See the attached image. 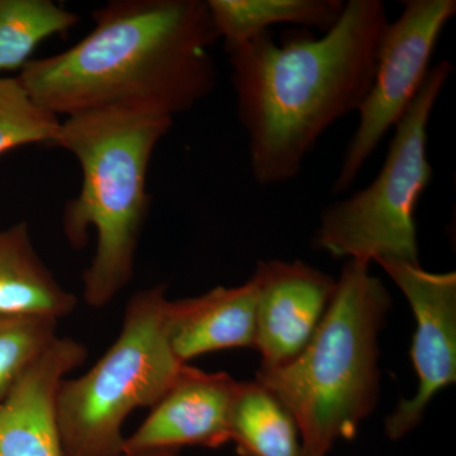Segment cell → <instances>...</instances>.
<instances>
[{"label":"cell","mask_w":456,"mask_h":456,"mask_svg":"<svg viewBox=\"0 0 456 456\" xmlns=\"http://www.w3.org/2000/svg\"><path fill=\"white\" fill-rule=\"evenodd\" d=\"M388 25L382 0H349L320 37L299 32L278 44L268 31L227 53L257 185L296 178L325 132L358 112Z\"/></svg>","instance_id":"cell-1"},{"label":"cell","mask_w":456,"mask_h":456,"mask_svg":"<svg viewBox=\"0 0 456 456\" xmlns=\"http://www.w3.org/2000/svg\"><path fill=\"white\" fill-rule=\"evenodd\" d=\"M71 49L32 60L18 79L49 112L123 108L174 118L211 94L220 40L202 0H114Z\"/></svg>","instance_id":"cell-2"},{"label":"cell","mask_w":456,"mask_h":456,"mask_svg":"<svg viewBox=\"0 0 456 456\" xmlns=\"http://www.w3.org/2000/svg\"><path fill=\"white\" fill-rule=\"evenodd\" d=\"M391 308V294L370 264L346 260L305 350L289 364L256 371L255 380L292 413L305 456H329L373 412L380 391L378 336Z\"/></svg>","instance_id":"cell-3"},{"label":"cell","mask_w":456,"mask_h":456,"mask_svg":"<svg viewBox=\"0 0 456 456\" xmlns=\"http://www.w3.org/2000/svg\"><path fill=\"white\" fill-rule=\"evenodd\" d=\"M171 126L170 117L123 108L75 114L60 126L53 146L71 152L83 173L79 196L65 207L66 239L80 248L89 228L97 231V251L83 274L90 307H106L130 283L150 207L147 170Z\"/></svg>","instance_id":"cell-4"},{"label":"cell","mask_w":456,"mask_h":456,"mask_svg":"<svg viewBox=\"0 0 456 456\" xmlns=\"http://www.w3.org/2000/svg\"><path fill=\"white\" fill-rule=\"evenodd\" d=\"M167 287L140 290L127 303L118 338L82 377L64 379L57 419L65 456H119L132 411L152 407L178 377L170 345Z\"/></svg>","instance_id":"cell-5"},{"label":"cell","mask_w":456,"mask_h":456,"mask_svg":"<svg viewBox=\"0 0 456 456\" xmlns=\"http://www.w3.org/2000/svg\"><path fill=\"white\" fill-rule=\"evenodd\" d=\"M454 65L432 66L419 94L395 127L382 169L353 196L327 206L312 246L336 259L419 264L416 208L432 180L428 125Z\"/></svg>","instance_id":"cell-6"},{"label":"cell","mask_w":456,"mask_h":456,"mask_svg":"<svg viewBox=\"0 0 456 456\" xmlns=\"http://www.w3.org/2000/svg\"><path fill=\"white\" fill-rule=\"evenodd\" d=\"M384 33L373 83L359 107L356 130L345 149L331 194L349 191L383 137L415 101L445 27L456 14L455 0H406Z\"/></svg>","instance_id":"cell-7"},{"label":"cell","mask_w":456,"mask_h":456,"mask_svg":"<svg viewBox=\"0 0 456 456\" xmlns=\"http://www.w3.org/2000/svg\"><path fill=\"white\" fill-rule=\"evenodd\" d=\"M382 266L410 303L416 320L411 358L419 388L398 402L387 417L389 439L406 436L421 422L426 407L437 393L456 380V274L430 273L419 264L392 259L374 261Z\"/></svg>","instance_id":"cell-8"},{"label":"cell","mask_w":456,"mask_h":456,"mask_svg":"<svg viewBox=\"0 0 456 456\" xmlns=\"http://www.w3.org/2000/svg\"><path fill=\"white\" fill-rule=\"evenodd\" d=\"M256 340L260 368H279L305 350L334 297L336 279L305 261L259 260Z\"/></svg>","instance_id":"cell-9"},{"label":"cell","mask_w":456,"mask_h":456,"mask_svg":"<svg viewBox=\"0 0 456 456\" xmlns=\"http://www.w3.org/2000/svg\"><path fill=\"white\" fill-rule=\"evenodd\" d=\"M237 386L239 382L226 373H207L183 365L145 421L126 437L123 452L226 445Z\"/></svg>","instance_id":"cell-10"},{"label":"cell","mask_w":456,"mask_h":456,"mask_svg":"<svg viewBox=\"0 0 456 456\" xmlns=\"http://www.w3.org/2000/svg\"><path fill=\"white\" fill-rule=\"evenodd\" d=\"M86 358L83 344L57 336L32 362L0 404V456H65L57 392L65 375Z\"/></svg>","instance_id":"cell-11"},{"label":"cell","mask_w":456,"mask_h":456,"mask_svg":"<svg viewBox=\"0 0 456 456\" xmlns=\"http://www.w3.org/2000/svg\"><path fill=\"white\" fill-rule=\"evenodd\" d=\"M256 287L253 279L239 287H216L194 298L173 301L170 345L182 364L235 347L255 349Z\"/></svg>","instance_id":"cell-12"},{"label":"cell","mask_w":456,"mask_h":456,"mask_svg":"<svg viewBox=\"0 0 456 456\" xmlns=\"http://www.w3.org/2000/svg\"><path fill=\"white\" fill-rule=\"evenodd\" d=\"M77 305L36 253L26 222L0 230V318L59 321Z\"/></svg>","instance_id":"cell-13"},{"label":"cell","mask_w":456,"mask_h":456,"mask_svg":"<svg viewBox=\"0 0 456 456\" xmlns=\"http://www.w3.org/2000/svg\"><path fill=\"white\" fill-rule=\"evenodd\" d=\"M226 53L275 25L329 32L340 20L342 0H207Z\"/></svg>","instance_id":"cell-14"},{"label":"cell","mask_w":456,"mask_h":456,"mask_svg":"<svg viewBox=\"0 0 456 456\" xmlns=\"http://www.w3.org/2000/svg\"><path fill=\"white\" fill-rule=\"evenodd\" d=\"M230 441L240 456H305L298 425L283 402L259 382H239Z\"/></svg>","instance_id":"cell-15"},{"label":"cell","mask_w":456,"mask_h":456,"mask_svg":"<svg viewBox=\"0 0 456 456\" xmlns=\"http://www.w3.org/2000/svg\"><path fill=\"white\" fill-rule=\"evenodd\" d=\"M77 23L50 0H0V71L25 68L40 42Z\"/></svg>","instance_id":"cell-16"},{"label":"cell","mask_w":456,"mask_h":456,"mask_svg":"<svg viewBox=\"0 0 456 456\" xmlns=\"http://www.w3.org/2000/svg\"><path fill=\"white\" fill-rule=\"evenodd\" d=\"M61 122L38 106L18 77H0V155L28 143L55 145Z\"/></svg>","instance_id":"cell-17"},{"label":"cell","mask_w":456,"mask_h":456,"mask_svg":"<svg viewBox=\"0 0 456 456\" xmlns=\"http://www.w3.org/2000/svg\"><path fill=\"white\" fill-rule=\"evenodd\" d=\"M57 320L0 318V404L38 356L57 338Z\"/></svg>","instance_id":"cell-18"},{"label":"cell","mask_w":456,"mask_h":456,"mask_svg":"<svg viewBox=\"0 0 456 456\" xmlns=\"http://www.w3.org/2000/svg\"><path fill=\"white\" fill-rule=\"evenodd\" d=\"M180 450H152V452H123L122 455L119 456H179Z\"/></svg>","instance_id":"cell-19"}]
</instances>
